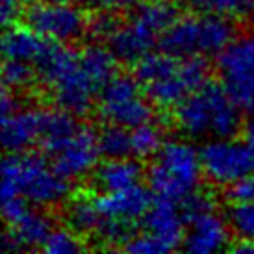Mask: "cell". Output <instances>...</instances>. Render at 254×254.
<instances>
[{"label": "cell", "mask_w": 254, "mask_h": 254, "mask_svg": "<svg viewBox=\"0 0 254 254\" xmlns=\"http://www.w3.org/2000/svg\"><path fill=\"white\" fill-rule=\"evenodd\" d=\"M135 76L154 106L175 110L191 93L210 82V64L208 58H177L162 50L137 62Z\"/></svg>", "instance_id": "obj_1"}, {"label": "cell", "mask_w": 254, "mask_h": 254, "mask_svg": "<svg viewBox=\"0 0 254 254\" xmlns=\"http://www.w3.org/2000/svg\"><path fill=\"white\" fill-rule=\"evenodd\" d=\"M37 80L47 89L58 110L82 117L93 108L100 87L80 65L78 52L60 43H47L36 64Z\"/></svg>", "instance_id": "obj_2"}, {"label": "cell", "mask_w": 254, "mask_h": 254, "mask_svg": "<svg viewBox=\"0 0 254 254\" xmlns=\"http://www.w3.org/2000/svg\"><path fill=\"white\" fill-rule=\"evenodd\" d=\"M2 198L17 195L39 208H54L71 198V180L37 152H7L2 162Z\"/></svg>", "instance_id": "obj_3"}, {"label": "cell", "mask_w": 254, "mask_h": 254, "mask_svg": "<svg viewBox=\"0 0 254 254\" xmlns=\"http://www.w3.org/2000/svg\"><path fill=\"white\" fill-rule=\"evenodd\" d=\"M241 113L225 85L208 82L175 108V123L191 139L230 137L241 130Z\"/></svg>", "instance_id": "obj_4"}, {"label": "cell", "mask_w": 254, "mask_h": 254, "mask_svg": "<svg viewBox=\"0 0 254 254\" xmlns=\"http://www.w3.org/2000/svg\"><path fill=\"white\" fill-rule=\"evenodd\" d=\"M202 177L200 148L182 137L163 143L147 171L148 188L154 197L178 204L198 190Z\"/></svg>", "instance_id": "obj_5"}, {"label": "cell", "mask_w": 254, "mask_h": 254, "mask_svg": "<svg viewBox=\"0 0 254 254\" xmlns=\"http://www.w3.org/2000/svg\"><path fill=\"white\" fill-rule=\"evenodd\" d=\"M236 37L230 17L213 13L182 15L160 39L162 50L177 58L219 56Z\"/></svg>", "instance_id": "obj_6"}, {"label": "cell", "mask_w": 254, "mask_h": 254, "mask_svg": "<svg viewBox=\"0 0 254 254\" xmlns=\"http://www.w3.org/2000/svg\"><path fill=\"white\" fill-rule=\"evenodd\" d=\"M152 195L150 188L141 184L127 190L99 193L95 200L102 223L95 236L104 245H125L134 236V226L143 223V217L152 206Z\"/></svg>", "instance_id": "obj_7"}, {"label": "cell", "mask_w": 254, "mask_h": 254, "mask_svg": "<svg viewBox=\"0 0 254 254\" xmlns=\"http://www.w3.org/2000/svg\"><path fill=\"white\" fill-rule=\"evenodd\" d=\"M152 102L141 82L132 74L117 72L102 85L97 97V112L104 123L134 128L152 119Z\"/></svg>", "instance_id": "obj_8"}, {"label": "cell", "mask_w": 254, "mask_h": 254, "mask_svg": "<svg viewBox=\"0 0 254 254\" xmlns=\"http://www.w3.org/2000/svg\"><path fill=\"white\" fill-rule=\"evenodd\" d=\"M202 173L215 188H230L254 173V147L243 137H210L200 147Z\"/></svg>", "instance_id": "obj_9"}, {"label": "cell", "mask_w": 254, "mask_h": 254, "mask_svg": "<svg viewBox=\"0 0 254 254\" xmlns=\"http://www.w3.org/2000/svg\"><path fill=\"white\" fill-rule=\"evenodd\" d=\"M26 24L50 43L72 45L89 32V17L74 2L41 0L26 9Z\"/></svg>", "instance_id": "obj_10"}, {"label": "cell", "mask_w": 254, "mask_h": 254, "mask_svg": "<svg viewBox=\"0 0 254 254\" xmlns=\"http://www.w3.org/2000/svg\"><path fill=\"white\" fill-rule=\"evenodd\" d=\"M45 148L54 169L71 182L84 180L97 169L100 160L99 132L84 123H78L67 135Z\"/></svg>", "instance_id": "obj_11"}, {"label": "cell", "mask_w": 254, "mask_h": 254, "mask_svg": "<svg viewBox=\"0 0 254 254\" xmlns=\"http://www.w3.org/2000/svg\"><path fill=\"white\" fill-rule=\"evenodd\" d=\"M160 39L162 36L147 21H143L139 15L132 11L127 21H119L115 24L112 34L106 37V45L121 64L135 65L154 50Z\"/></svg>", "instance_id": "obj_12"}, {"label": "cell", "mask_w": 254, "mask_h": 254, "mask_svg": "<svg viewBox=\"0 0 254 254\" xmlns=\"http://www.w3.org/2000/svg\"><path fill=\"white\" fill-rule=\"evenodd\" d=\"M230 225L226 215L213 210L188 217L182 247L191 254H215L228 247L230 243Z\"/></svg>", "instance_id": "obj_13"}, {"label": "cell", "mask_w": 254, "mask_h": 254, "mask_svg": "<svg viewBox=\"0 0 254 254\" xmlns=\"http://www.w3.org/2000/svg\"><path fill=\"white\" fill-rule=\"evenodd\" d=\"M49 110L19 106L2 115V145L7 152H26L36 143H41Z\"/></svg>", "instance_id": "obj_14"}, {"label": "cell", "mask_w": 254, "mask_h": 254, "mask_svg": "<svg viewBox=\"0 0 254 254\" xmlns=\"http://www.w3.org/2000/svg\"><path fill=\"white\" fill-rule=\"evenodd\" d=\"M186 221V213L178 202L156 198L143 217V232L148 234L158 243L162 254H165L182 245Z\"/></svg>", "instance_id": "obj_15"}, {"label": "cell", "mask_w": 254, "mask_h": 254, "mask_svg": "<svg viewBox=\"0 0 254 254\" xmlns=\"http://www.w3.org/2000/svg\"><path fill=\"white\" fill-rule=\"evenodd\" d=\"M52 230H54L52 219L45 212V208L30 204L21 217H17L13 223L7 225L4 247L11 253L26 249H43Z\"/></svg>", "instance_id": "obj_16"}, {"label": "cell", "mask_w": 254, "mask_h": 254, "mask_svg": "<svg viewBox=\"0 0 254 254\" xmlns=\"http://www.w3.org/2000/svg\"><path fill=\"white\" fill-rule=\"evenodd\" d=\"M143 165L137 158H104V162L97 165L93 171V186L99 193L127 190L132 186L141 184Z\"/></svg>", "instance_id": "obj_17"}, {"label": "cell", "mask_w": 254, "mask_h": 254, "mask_svg": "<svg viewBox=\"0 0 254 254\" xmlns=\"http://www.w3.org/2000/svg\"><path fill=\"white\" fill-rule=\"evenodd\" d=\"M47 43L49 41L39 36L34 28H30L28 24L26 26L11 24V26H6V32L2 37V54H4V60L36 64Z\"/></svg>", "instance_id": "obj_18"}, {"label": "cell", "mask_w": 254, "mask_h": 254, "mask_svg": "<svg viewBox=\"0 0 254 254\" xmlns=\"http://www.w3.org/2000/svg\"><path fill=\"white\" fill-rule=\"evenodd\" d=\"M217 67L223 78L254 72V30L243 32L228 43L217 56Z\"/></svg>", "instance_id": "obj_19"}, {"label": "cell", "mask_w": 254, "mask_h": 254, "mask_svg": "<svg viewBox=\"0 0 254 254\" xmlns=\"http://www.w3.org/2000/svg\"><path fill=\"white\" fill-rule=\"evenodd\" d=\"M80 65L84 67V71L93 78V82L102 89V85L106 84L112 76L117 74V64L119 60L115 58L110 47L104 45H85L84 49L78 52Z\"/></svg>", "instance_id": "obj_20"}, {"label": "cell", "mask_w": 254, "mask_h": 254, "mask_svg": "<svg viewBox=\"0 0 254 254\" xmlns=\"http://www.w3.org/2000/svg\"><path fill=\"white\" fill-rule=\"evenodd\" d=\"M65 223L80 236L97 234L100 223H102V217H100L95 197L76 195V197L69 198L67 208H65Z\"/></svg>", "instance_id": "obj_21"}, {"label": "cell", "mask_w": 254, "mask_h": 254, "mask_svg": "<svg viewBox=\"0 0 254 254\" xmlns=\"http://www.w3.org/2000/svg\"><path fill=\"white\" fill-rule=\"evenodd\" d=\"M130 135H132V156H135L137 160L154 158L165 143L162 127L152 119L130 128Z\"/></svg>", "instance_id": "obj_22"}, {"label": "cell", "mask_w": 254, "mask_h": 254, "mask_svg": "<svg viewBox=\"0 0 254 254\" xmlns=\"http://www.w3.org/2000/svg\"><path fill=\"white\" fill-rule=\"evenodd\" d=\"M99 147L102 158H127V156H132L130 128L106 123V127L99 132Z\"/></svg>", "instance_id": "obj_23"}, {"label": "cell", "mask_w": 254, "mask_h": 254, "mask_svg": "<svg viewBox=\"0 0 254 254\" xmlns=\"http://www.w3.org/2000/svg\"><path fill=\"white\" fill-rule=\"evenodd\" d=\"M195 11L223 17H251L254 0H188Z\"/></svg>", "instance_id": "obj_24"}, {"label": "cell", "mask_w": 254, "mask_h": 254, "mask_svg": "<svg viewBox=\"0 0 254 254\" xmlns=\"http://www.w3.org/2000/svg\"><path fill=\"white\" fill-rule=\"evenodd\" d=\"M36 80H37V72L34 64L19 62V60H4V67H2V82H4V87L19 93L28 89Z\"/></svg>", "instance_id": "obj_25"}, {"label": "cell", "mask_w": 254, "mask_h": 254, "mask_svg": "<svg viewBox=\"0 0 254 254\" xmlns=\"http://www.w3.org/2000/svg\"><path fill=\"white\" fill-rule=\"evenodd\" d=\"M226 221L238 240L254 241V200L253 202H232L226 210Z\"/></svg>", "instance_id": "obj_26"}, {"label": "cell", "mask_w": 254, "mask_h": 254, "mask_svg": "<svg viewBox=\"0 0 254 254\" xmlns=\"http://www.w3.org/2000/svg\"><path fill=\"white\" fill-rule=\"evenodd\" d=\"M223 85L243 113L254 115V72L223 78Z\"/></svg>", "instance_id": "obj_27"}, {"label": "cell", "mask_w": 254, "mask_h": 254, "mask_svg": "<svg viewBox=\"0 0 254 254\" xmlns=\"http://www.w3.org/2000/svg\"><path fill=\"white\" fill-rule=\"evenodd\" d=\"M84 249L80 234L74 232L69 226L64 228H54L50 232L49 240L45 241L43 251L49 254H76Z\"/></svg>", "instance_id": "obj_28"}, {"label": "cell", "mask_w": 254, "mask_h": 254, "mask_svg": "<svg viewBox=\"0 0 254 254\" xmlns=\"http://www.w3.org/2000/svg\"><path fill=\"white\" fill-rule=\"evenodd\" d=\"M225 198L228 200V204L232 202H253L254 200V173L249 177L241 178L236 184H232L230 188H226Z\"/></svg>", "instance_id": "obj_29"}, {"label": "cell", "mask_w": 254, "mask_h": 254, "mask_svg": "<svg viewBox=\"0 0 254 254\" xmlns=\"http://www.w3.org/2000/svg\"><path fill=\"white\" fill-rule=\"evenodd\" d=\"M184 213H186V219L191 217V215H197V213L208 212V210H213V198L208 195V193H202V191H195L191 193L190 197L180 202Z\"/></svg>", "instance_id": "obj_30"}, {"label": "cell", "mask_w": 254, "mask_h": 254, "mask_svg": "<svg viewBox=\"0 0 254 254\" xmlns=\"http://www.w3.org/2000/svg\"><path fill=\"white\" fill-rule=\"evenodd\" d=\"M84 2L97 11L119 13V11H132L145 0H84Z\"/></svg>", "instance_id": "obj_31"}, {"label": "cell", "mask_w": 254, "mask_h": 254, "mask_svg": "<svg viewBox=\"0 0 254 254\" xmlns=\"http://www.w3.org/2000/svg\"><path fill=\"white\" fill-rule=\"evenodd\" d=\"M117 22L119 21L115 19V13H110V11H99V15L93 17L91 21H89V32H93L97 37L106 39V37L112 34V30L115 28Z\"/></svg>", "instance_id": "obj_32"}, {"label": "cell", "mask_w": 254, "mask_h": 254, "mask_svg": "<svg viewBox=\"0 0 254 254\" xmlns=\"http://www.w3.org/2000/svg\"><path fill=\"white\" fill-rule=\"evenodd\" d=\"M24 6L26 4L22 0H2L0 2V17H2L4 26L17 24L21 13L24 11Z\"/></svg>", "instance_id": "obj_33"}, {"label": "cell", "mask_w": 254, "mask_h": 254, "mask_svg": "<svg viewBox=\"0 0 254 254\" xmlns=\"http://www.w3.org/2000/svg\"><path fill=\"white\" fill-rule=\"evenodd\" d=\"M232 251L236 254H253L254 253V241L253 240H238L236 245H232Z\"/></svg>", "instance_id": "obj_34"}, {"label": "cell", "mask_w": 254, "mask_h": 254, "mask_svg": "<svg viewBox=\"0 0 254 254\" xmlns=\"http://www.w3.org/2000/svg\"><path fill=\"white\" fill-rule=\"evenodd\" d=\"M243 137L254 147V115H251V119H249L247 123H245V127H243Z\"/></svg>", "instance_id": "obj_35"}, {"label": "cell", "mask_w": 254, "mask_h": 254, "mask_svg": "<svg viewBox=\"0 0 254 254\" xmlns=\"http://www.w3.org/2000/svg\"><path fill=\"white\" fill-rule=\"evenodd\" d=\"M24 4H34V0H22Z\"/></svg>", "instance_id": "obj_36"}, {"label": "cell", "mask_w": 254, "mask_h": 254, "mask_svg": "<svg viewBox=\"0 0 254 254\" xmlns=\"http://www.w3.org/2000/svg\"><path fill=\"white\" fill-rule=\"evenodd\" d=\"M249 19H253V21H254V7H253V13H251V17H249Z\"/></svg>", "instance_id": "obj_37"}, {"label": "cell", "mask_w": 254, "mask_h": 254, "mask_svg": "<svg viewBox=\"0 0 254 254\" xmlns=\"http://www.w3.org/2000/svg\"><path fill=\"white\" fill-rule=\"evenodd\" d=\"M65 2H74V0H65Z\"/></svg>", "instance_id": "obj_38"}]
</instances>
